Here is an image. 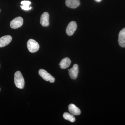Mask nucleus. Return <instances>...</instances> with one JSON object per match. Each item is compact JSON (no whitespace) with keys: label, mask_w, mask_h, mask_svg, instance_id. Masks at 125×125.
I'll list each match as a JSON object with an SVG mask.
<instances>
[{"label":"nucleus","mask_w":125,"mask_h":125,"mask_svg":"<svg viewBox=\"0 0 125 125\" xmlns=\"http://www.w3.org/2000/svg\"><path fill=\"white\" fill-rule=\"evenodd\" d=\"M15 84L18 88L22 89L24 87L25 82L22 75L20 71H17L14 74Z\"/></svg>","instance_id":"f257e3e1"},{"label":"nucleus","mask_w":125,"mask_h":125,"mask_svg":"<svg viewBox=\"0 0 125 125\" xmlns=\"http://www.w3.org/2000/svg\"><path fill=\"white\" fill-rule=\"evenodd\" d=\"M27 47L29 51L31 53L36 52L39 48L38 43L33 39H30L28 40L27 43Z\"/></svg>","instance_id":"f03ea898"},{"label":"nucleus","mask_w":125,"mask_h":125,"mask_svg":"<svg viewBox=\"0 0 125 125\" xmlns=\"http://www.w3.org/2000/svg\"><path fill=\"white\" fill-rule=\"evenodd\" d=\"M39 74L42 78L46 81H49L51 83H54L55 81V78L45 70L40 69L39 71Z\"/></svg>","instance_id":"7ed1b4c3"},{"label":"nucleus","mask_w":125,"mask_h":125,"mask_svg":"<svg viewBox=\"0 0 125 125\" xmlns=\"http://www.w3.org/2000/svg\"><path fill=\"white\" fill-rule=\"evenodd\" d=\"M23 23V20L22 17L19 16L16 17L13 20L10 24V27L12 28L16 29L22 25Z\"/></svg>","instance_id":"20e7f679"},{"label":"nucleus","mask_w":125,"mask_h":125,"mask_svg":"<svg viewBox=\"0 0 125 125\" xmlns=\"http://www.w3.org/2000/svg\"><path fill=\"white\" fill-rule=\"evenodd\" d=\"M77 28V24L74 21L71 22L67 25L66 29V33L68 36L73 35Z\"/></svg>","instance_id":"39448f33"},{"label":"nucleus","mask_w":125,"mask_h":125,"mask_svg":"<svg viewBox=\"0 0 125 125\" xmlns=\"http://www.w3.org/2000/svg\"><path fill=\"white\" fill-rule=\"evenodd\" d=\"M40 23L43 27H47L49 25V15L47 12H44L41 15Z\"/></svg>","instance_id":"423d86ee"},{"label":"nucleus","mask_w":125,"mask_h":125,"mask_svg":"<svg viewBox=\"0 0 125 125\" xmlns=\"http://www.w3.org/2000/svg\"><path fill=\"white\" fill-rule=\"evenodd\" d=\"M68 71H69V75L71 78L73 79H76L79 72L78 65L76 64H74L73 67L70 69H68Z\"/></svg>","instance_id":"0eeeda50"},{"label":"nucleus","mask_w":125,"mask_h":125,"mask_svg":"<svg viewBox=\"0 0 125 125\" xmlns=\"http://www.w3.org/2000/svg\"><path fill=\"white\" fill-rule=\"evenodd\" d=\"M11 36L7 35L1 37L0 38V47H3L9 45L12 40Z\"/></svg>","instance_id":"6e6552de"},{"label":"nucleus","mask_w":125,"mask_h":125,"mask_svg":"<svg viewBox=\"0 0 125 125\" xmlns=\"http://www.w3.org/2000/svg\"><path fill=\"white\" fill-rule=\"evenodd\" d=\"M118 42L121 47H125V28L122 30L119 33Z\"/></svg>","instance_id":"1a4fd4ad"},{"label":"nucleus","mask_w":125,"mask_h":125,"mask_svg":"<svg viewBox=\"0 0 125 125\" xmlns=\"http://www.w3.org/2000/svg\"><path fill=\"white\" fill-rule=\"evenodd\" d=\"M65 4L67 7L75 9L80 5V2L79 0H66Z\"/></svg>","instance_id":"9d476101"},{"label":"nucleus","mask_w":125,"mask_h":125,"mask_svg":"<svg viewBox=\"0 0 125 125\" xmlns=\"http://www.w3.org/2000/svg\"><path fill=\"white\" fill-rule=\"evenodd\" d=\"M68 109L70 112L74 115L78 116L80 114V109L73 104H71L69 105Z\"/></svg>","instance_id":"9b49d317"},{"label":"nucleus","mask_w":125,"mask_h":125,"mask_svg":"<svg viewBox=\"0 0 125 125\" xmlns=\"http://www.w3.org/2000/svg\"><path fill=\"white\" fill-rule=\"evenodd\" d=\"M71 61L68 57H65L61 61L59 65L60 67L62 69H65L70 66Z\"/></svg>","instance_id":"f8f14e48"},{"label":"nucleus","mask_w":125,"mask_h":125,"mask_svg":"<svg viewBox=\"0 0 125 125\" xmlns=\"http://www.w3.org/2000/svg\"><path fill=\"white\" fill-rule=\"evenodd\" d=\"M63 117L65 120L70 121L71 122H73L75 121V117L73 115L66 112L63 114Z\"/></svg>","instance_id":"ddd939ff"},{"label":"nucleus","mask_w":125,"mask_h":125,"mask_svg":"<svg viewBox=\"0 0 125 125\" xmlns=\"http://www.w3.org/2000/svg\"><path fill=\"white\" fill-rule=\"evenodd\" d=\"M31 2L28 1H23L21 2V4L22 6H21V7L23 10H28L32 9V7H29V5L31 4Z\"/></svg>","instance_id":"4468645a"},{"label":"nucleus","mask_w":125,"mask_h":125,"mask_svg":"<svg viewBox=\"0 0 125 125\" xmlns=\"http://www.w3.org/2000/svg\"><path fill=\"white\" fill-rule=\"evenodd\" d=\"M94 0L97 2H100L102 1V0Z\"/></svg>","instance_id":"2eb2a0df"},{"label":"nucleus","mask_w":125,"mask_h":125,"mask_svg":"<svg viewBox=\"0 0 125 125\" xmlns=\"http://www.w3.org/2000/svg\"></svg>","instance_id":"dca6fc26"},{"label":"nucleus","mask_w":125,"mask_h":125,"mask_svg":"<svg viewBox=\"0 0 125 125\" xmlns=\"http://www.w3.org/2000/svg\"></svg>","instance_id":"f3484780"}]
</instances>
